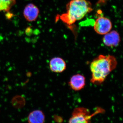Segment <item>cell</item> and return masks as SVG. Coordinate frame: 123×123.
I'll return each mask as SVG.
<instances>
[{
  "label": "cell",
  "instance_id": "6da1fadb",
  "mask_svg": "<svg viewBox=\"0 0 123 123\" xmlns=\"http://www.w3.org/2000/svg\"><path fill=\"white\" fill-rule=\"evenodd\" d=\"M117 62L116 58L111 55H100L95 58L91 63L90 69L92 84L99 85L103 83L107 77L116 68Z\"/></svg>",
  "mask_w": 123,
  "mask_h": 123
},
{
  "label": "cell",
  "instance_id": "7a4b0ae2",
  "mask_svg": "<svg viewBox=\"0 0 123 123\" xmlns=\"http://www.w3.org/2000/svg\"><path fill=\"white\" fill-rule=\"evenodd\" d=\"M67 12L62 14L61 19L66 24L71 25L81 20L93 10L88 0H71L66 6Z\"/></svg>",
  "mask_w": 123,
  "mask_h": 123
},
{
  "label": "cell",
  "instance_id": "3957f363",
  "mask_svg": "<svg viewBox=\"0 0 123 123\" xmlns=\"http://www.w3.org/2000/svg\"><path fill=\"white\" fill-rule=\"evenodd\" d=\"M102 110L98 108L93 114H91L89 110L84 107L76 108L73 112L68 123H90L92 117L101 112Z\"/></svg>",
  "mask_w": 123,
  "mask_h": 123
},
{
  "label": "cell",
  "instance_id": "277c9868",
  "mask_svg": "<svg viewBox=\"0 0 123 123\" xmlns=\"http://www.w3.org/2000/svg\"><path fill=\"white\" fill-rule=\"evenodd\" d=\"M112 27V23L110 19L103 17L98 18L94 25V29L95 32L102 35H104L110 32Z\"/></svg>",
  "mask_w": 123,
  "mask_h": 123
},
{
  "label": "cell",
  "instance_id": "5b68a950",
  "mask_svg": "<svg viewBox=\"0 0 123 123\" xmlns=\"http://www.w3.org/2000/svg\"><path fill=\"white\" fill-rule=\"evenodd\" d=\"M103 42L105 46L110 47H115L119 44L120 38L118 32L112 31L104 35Z\"/></svg>",
  "mask_w": 123,
  "mask_h": 123
},
{
  "label": "cell",
  "instance_id": "8992f818",
  "mask_svg": "<svg viewBox=\"0 0 123 123\" xmlns=\"http://www.w3.org/2000/svg\"><path fill=\"white\" fill-rule=\"evenodd\" d=\"M69 85L71 89L75 91L81 90L85 86V77L80 74L73 75L70 78Z\"/></svg>",
  "mask_w": 123,
  "mask_h": 123
},
{
  "label": "cell",
  "instance_id": "52a82bcc",
  "mask_svg": "<svg viewBox=\"0 0 123 123\" xmlns=\"http://www.w3.org/2000/svg\"><path fill=\"white\" fill-rule=\"evenodd\" d=\"M49 67L52 72L55 73H61L66 69V63L62 58L55 57L50 61Z\"/></svg>",
  "mask_w": 123,
  "mask_h": 123
},
{
  "label": "cell",
  "instance_id": "ba28073f",
  "mask_svg": "<svg viewBox=\"0 0 123 123\" xmlns=\"http://www.w3.org/2000/svg\"><path fill=\"white\" fill-rule=\"evenodd\" d=\"M39 10L37 7L33 4H29L24 9L23 14L27 20L29 22L35 21L38 17Z\"/></svg>",
  "mask_w": 123,
  "mask_h": 123
},
{
  "label": "cell",
  "instance_id": "9c48e42d",
  "mask_svg": "<svg viewBox=\"0 0 123 123\" xmlns=\"http://www.w3.org/2000/svg\"><path fill=\"white\" fill-rule=\"evenodd\" d=\"M45 116L42 111L35 110L30 113L28 117L29 123H44Z\"/></svg>",
  "mask_w": 123,
  "mask_h": 123
},
{
  "label": "cell",
  "instance_id": "30bf717a",
  "mask_svg": "<svg viewBox=\"0 0 123 123\" xmlns=\"http://www.w3.org/2000/svg\"><path fill=\"white\" fill-rule=\"evenodd\" d=\"M12 104L16 108H21L25 105V99L21 96H17L13 98L12 101Z\"/></svg>",
  "mask_w": 123,
  "mask_h": 123
},
{
  "label": "cell",
  "instance_id": "8fae6325",
  "mask_svg": "<svg viewBox=\"0 0 123 123\" xmlns=\"http://www.w3.org/2000/svg\"><path fill=\"white\" fill-rule=\"evenodd\" d=\"M10 8L8 5L0 0V12L2 11H8Z\"/></svg>",
  "mask_w": 123,
  "mask_h": 123
},
{
  "label": "cell",
  "instance_id": "7c38bea8",
  "mask_svg": "<svg viewBox=\"0 0 123 123\" xmlns=\"http://www.w3.org/2000/svg\"><path fill=\"white\" fill-rule=\"evenodd\" d=\"M1 0L8 5L10 7L13 6L15 2V0Z\"/></svg>",
  "mask_w": 123,
  "mask_h": 123
}]
</instances>
